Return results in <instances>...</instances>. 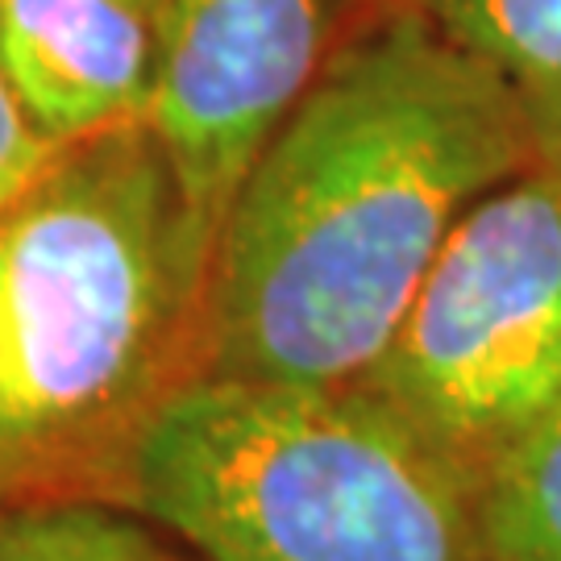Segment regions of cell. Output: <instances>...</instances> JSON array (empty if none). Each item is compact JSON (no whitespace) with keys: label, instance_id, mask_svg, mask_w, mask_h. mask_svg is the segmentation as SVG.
Instances as JSON below:
<instances>
[{"label":"cell","instance_id":"4fadbf2b","mask_svg":"<svg viewBox=\"0 0 561 561\" xmlns=\"http://www.w3.org/2000/svg\"><path fill=\"white\" fill-rule=\"evenodd\" d=\"M0 208H4V204H0Z\"/></svg>","mask_w":561,"mask_h":561},{"label":"cell","instance_id":"52a82bcc","mask_svg":"<svg viewBox=\"0 0 561 561\" xmlns=\"http://www.w3.org/2000/svg\"><path fill=\"white\" fill-rule=\"evenodd\" d=\"M491 561H561V403L470 470Z\"/></svg>","mask_w":561,"mask_h":561},{"label":"cell","instance_id":"5b68a950","mask_svg":"<svg viewBox=\"0 0 561 561\" xmlns=\"http://www.w3.org/2000/svg\"><path fill=\"white\" fill-rule=\"evenodd\" d=\"M379 0H162L150 129L221 233L266 141Z\"/></svg>","mask_w":561,"mask_h":561},{"label":"cell","instance_id":"7a4b0ae2","mask_svg":"<svg viewBox=\"0 0 561 561\" xmlns=\"http://www.w3.org/2000/svg\"><path fill=\"white\" fill-rule=\"evenodd\" d=\"M213 250L150 121L55 150L0 208V507H129L141 437L204 375Z\"/></svg>","mask_w":561,"mask_h":561},{"label":"cell","instance_id":"8fae6325","mask_svg":"<svg viewBox=\"0 0 561 561\" xmlns=\"http://www.w3.org/2000/svg\"><path fill=\"white\" fill-rule=\"evenodd\" d=\"M520 104L524 117H528V138H533L537 167L561 175V83L520 92Z\"/></svg>","mask_w":561,"mask_h":561},{"label":"cell","instance_id":"6da1fadb","mask_svg":"<svg viewBox=\"0 0 561 561\" xmlns=\"http://www.w3.org/2000/svg\"><path fill=\"white\" fill-rule=\"evenodd\" d=\"M528 167L520 92L424 0H379L225 213L201 379L362 382L461 217Z\"/></svg>","mask_w":561,"mask_h":561},{"label":"cell","instance_id":"8992f818","mask_svg":"<svg viewBox=\"0 0 561 561\" xmlns=\"http://www.w3.org/2000/svg\"><path fill=\"white\" fill-rule=\"evenodd\" d=\"M159 18L134 0H0V62L55 150L150 121Z\"/></svg>","mask_w":561,"mask_h":561},{"label":"cell","instance_id":"30bf717a","mask_svg":"<svg viewBox=\"0 0 561 561\" xmlns=\"http://www.w3.org/2000/svg\"><path fill=\"white\" fill-rule=\"evenodd\" d=\"M50 159H55V146L25 117L18 92L4 76V62H0V204L13 201Z\"/></svg>","mask_w":561,"mask_h":561},{"label":"cell","instance_id":"9c48e42d","mask_svg":"<svg viewBox=\"0 0 561 561\" xmlns=\"http://www.w3.org/2000/svg\"><path fill=\"white\" fill-rule=\"evenodd\" d=\"M424 9L516 92L561 83V0H424Z\"/></svg>","mask_w":561,"mask_h":561},{"label":"cell","instance_id":"7c38bea8","mask_svg":"<svg viewBox=\"0 0 561 561\" xmlns=\"http://www.w3.org/2000/svg\"><path fill=\"white\" fill-rule=\"evenodd\" d=\"M134 4H146V9H162V0H134Z\"/></svg>","mask_w":561,"mask_h":561},{"label":"cell","instance_id":"3957f363","mask_svg":"<svg viewBox=\"0 0 561 561\" xmlns=\"http://www.w3.org/2000/svg\"><path fill=\"white\" fill-rule=\"evenodd\" d=\"M129 507L201 561H491L470 470L362 382H187Z\"/></svg>","mask_w":561,"mask_h":561},{"label":"cell","instance_id":"ba28073f","mask_svg":"<svg viewBox=\"0 0 561 561\" xmlns=\"http://www.w3.org/2000/svg\"><path fill=\"white\" fill-rule=\"evenodd\" d=\"M0 561H201L125 503L46 500L0 507Z\"/></svg>","mask_w":561,"mask_h":561},{"label":"cell","instance_id":"277c9868","mask_svg":"<svg viewBox=\"0 0 561 561\" xmlns=\"http://www.w3.org/2000/svg\"><path fill=\"white\" fill-rule=\"evenodd\" d=\"M362 387L466 470L558 408L561 175L528 167L461 217Z\"/></svg>","mask_w":561,"mask_h":561}]
</instances>
